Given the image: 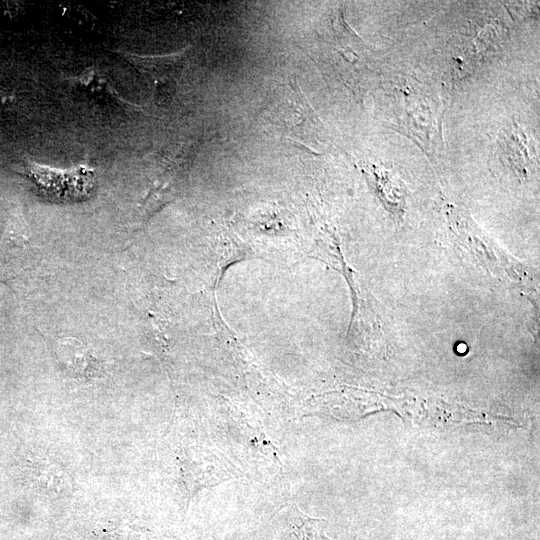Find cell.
I'll return each instance as SVG.
<instances>
[{
	"label": "cell",
	"instance_id": "3957f363",
	"mask_svg": "<svg viewBox=\"0 0 540 540\" xmlns=\"http://www.w3.org/2000/svg\"><path fill=\"white\" fill-rule=\"evenodd\" d=\"M55 355L60 366L75 378L92 379L103 374L102 362L95 351L76 338L58 340Z\"/></svg>",
	"mask_w": 540,
	"mask_h": 540
},
{
	"label": "cell",
	"instance_id": "277c9868",
	"mask_svg": "<svg viewBox=\"0 0 540 540\" xmlns=\"http://www.w3.org/2000/svg\"><path fill=\"white\" fill-rule=\"evenodd\" d=\"M182 53L156 57L131 56L135 64L151 81L157 85L166 82L179 71L182 66Z\"/></svg>",
	"mask_w": 540,
	"mask_h": 540
},
{
	"label": "cell",
	"instance_id": "6da1fadb",
	"mask_svg": "<svg viewBox=\"0 0 540 540\" xmlns=\"http://www.w3.org/2000/svg\"><path fill=\"white\" fill-rule=\"evenodd\" d=\"M24 173L46 197L63 202L83 201L95 187L94 172L84 166L59 170L29 162Z\"/></svg>",
	"mask_w": 540,
	"mask_h": 540
},
{
	"label": "cell",
	"instance_id": "7a4b0ae2",
	"mask_svg": "<svg viewBox=\"0 0 540 540\" xmlns=\"http://www.w3.org/2000/svg\"><path fill=\"white\" fill-rule=\"evenodd\" d=\"M451 220L452 230L455 236H458L459 242L465 244L463 246L473 253L483 266L494 272L499 278L507 276L506 278L512 283L520 282L523 279L520 274L521 264L511 261V258L493 246L494 244L489 243V239H485L481 232L475 230L473 223L471 224L468 218L454 214Z\"/></svg>",
	"mask_w": 540,
	"mask_h": 540
}]
</instances>
